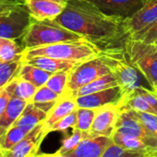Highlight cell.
Segmentation results:
<instances>
[{
	"label": "cell",
	"instance_id": "6da1fadb",
	"mask_svg": "<svg viewBox=\"0 0 157 157\" xmlns=\"http://www.w3.org/2000/svg\"><path fill=\"white\" fill-rule=\"evenodd\" d=\"M55 20L98 47L111 46L121 38H127L123 18L104 13L88 0H68Z\"/></svg>",
	"mask_w": 157,
	"mask_h": 157
},
{
	"label": "cell",
	"instance_id": "7a4b0ae2",
	"mask_svg": "<svg viewBox=\"0 0 157 157\" xmlns=\"http://www.w3.org/2000/svg\"><path fill=\"white\" fill-rule=\"evenodd\" d=\"M101 48L86 39L78 40L58 42L32 49H26L23 52L21 61L35 56H47L61 60L75 61L83 63L96 58L99 55Z\"/></svg>",
	"mask_w": 157,
	"mask_h": 157
},
{
	"label": "cell",
	"instance_id": "3957f363",
	"mask_svg": "<svg viewBox=\"0 0 157 157\" xmlns=\"http://www.w3.org/2000/svg\"><path fill=\"white\" fill-rule=\"evenodd\" d=\"M81 39L84 38L64 28L55 19L38 20L32 18L26 34L21 39V42L23 48L26 50Z\"/></svg>",
	"mask_w": 157,
	"mask_h": 157
},
{
	"label": "cell",
	"instance_id": "277c9868",
	"mask_svg": "<svg viewBox=\"0 0 157 157\" xmlns=\"http://www.w3.org/2000/svg\"><path fill=\"white\" fill-rule=\"evenodd\" d=\"M109 68L123 95L136 89L141 84V73L128 60L124 47H107L102 49L99 55Z\"/></svg>",
	"mask_w": 157,
	"mask_h": 157
},
{
	"label": "cell",
	"instance_id": "5b68a950",
	"mask_svg": "<svg viewBox=\"0 0 157 157\" xmlns=\"http://www.w3.org/2000/svg\"><path fill=\"white\" fill-rule=\"evenodd\" d=\"M123 47L130 63L155 90L157 87V44L127 37Z\"/></svg>",
	"mask_w": 157,
	"mask_h": 157
},
{
	"label": "cell",
	"instance_id": "8992f818",
	"mask_svg": "<svg viewBox=\"0 0 157 157\" xmlns=\"http://www.w3.org/2000/svg\"><path fill=\"white\" fill-rule=\"evenodd\" d=\"M31 21L24 3L0 4V38L21 40Z\"/></svg>",
	"mask_w": 157,
	"mask_h": 157
},
{
	"label": "cell",
	"instance_id": "52a82bcc",
	"mask_svg": "<svg viewBox=\"0 0 157 157\" xmlns=\"http://www.w3.org/2000/svg\"><path fill=\"white\" fill-rule=\"evenodd\" d=\"M109 73H110L109 68L99 56L85 61L69 73L68 82L63 95L71 96L83 86Z\"/></svg>",
	"mask_w": 157,
	"mask_h": 157
},
{
	"label": "cell",
	"instance_id": "ba28073f",
	"mask_svg": "<svg viewBox=\"0 0 157 157\" xmlns=\"http://www.w3.org/2000/svg\"><path fill=\"white\" fill-rule=\"evenodd\" d=\"M115 132L139 138L144 141L148 145L157 147V140L148 132L146 127L139 120L134 110L132 109L120 108Z\"/></svg>",
	"mask_w": 157,
	"mask_h": 157
},
{
	"label": "cell",
	"instance_id": "9c48e42d",
	"mask_svg": "<svg viewBox=\"0 0 157 157\" xmlns=\"http://www.w3.org/2000/svg\"><path fill=\"white\" fill-rule=\"evenodd\" d=\"M48 132L44 127V121L30 130L17 144L6 152L4 157H35L38 156L40 146Z\"/></svg>",
	"mask_w": 157,
	"mask_h": 157
},
{
	"label": "cell",
	"instance_id": "30bf717a",
	"mask_svg": "<svg viewBox=\"0 0 157 157\" xmlns=\"http://www.w3.org/2000/svg\"><path fill=\"white\" fill-rule=\"evenodd\" d=\"M119 113L120 107L117 104H107L96 109L95 119L88 134L111 137L116 130Z\"/></svg>",
	"mask_w": 157,
	"mask_h": 157
},
{
	"label": "cell",
	"instance_id": "8fae6325",
	"mask_svg": "<svg viewBox=\"0 0 157 157\" xmlns=\"http://www.w3.org/2000/svg\"><path fill=\"white\" fill-rule=\"evenodd\" d=\"M157 20V0H149L140 10L123 20V31L126 37L143 31Z\"/></svg>",
	"mask_w": 157,
	"mask_h": 157
},
{
	"label": "cell",
	"instance_id": "7c38bea8",
	"mask_svg": "<svg viewBox=\"0 0 157 157\" xmlns=\"http://www.w3.org/2000/svg\"><path fill=\"white\" fill-rule=\"evenodd\" d=\"M123 92L119 86L100 90L88 95L75 98L77 108L98 109L107 104H117L121 102Z\"/></svg>",
	"mask_w": 157,
	"mask_h": 157
},
{
	"label": "cell",
	"instance_id": "4fadbf2b",
	"mask_svg": "<svg viewBox=\"0 0 157 157\" xmlns=\"http://www.w3.org/2000/svg\"><path fill=\"white\" fill-rule=\"evenodd\" d=\"M104 13L123 19L140 10L149 0H88Z\"/></svg>",
	"mask_w": 157,
	"mask_h": 157
},
{
	"label": "cell",
	"instance_id": "5bb4252c",
	"mask_svg": "<svg viewBox=\"0 0 157 157\" xmlns=\"http://www.w3.org/2000/svg\"><path fill=\"white\" fill-rule=\"evenodd\" d=\"M68 0H25L24 4L34 19H55L66 7Z\"/></svg>",
	"mask_w": 157,
	"mask_h": 157
},
{
	"label": "cell",
	"instance_id": "9a60e30c",
	"mask_svg": "<svg viewBox=\"0 0 157 157\" xmlns=\"http://www.w3.org/2000/svg\"><path fill=\"white\" fill-rule=\"evenodd\" d=\"M111 141V137L91 136L87 133L78 146L64 157H102L104 151Z\"/></svg>",
	"mask_w": 157,
	"mask_h": 157
},
{
	"label": "cell",
	"instance_id": "2e32d148",
	"mask_svg": "<svg viewBox=\"0 0 157 157\" xmlns=\"http://www.w3.org/2000/svg\"><path fill=\"white\" fill-rule=\"evenodd\" d=\"M76 109L77 105L75 98L68 95H63L52 107V109L49 111L47 118L44 121V127L46 132H48V130L51 126H52L54 123H56L71 112L75 111Z\"/></svg>",
	"mask_w": 157,
	"mask_h": 157
},
{
	"label": "cell",
	"instance_id": "e0dca14e",
	"mask_svg": "<svg viewBox=\"0 0 157 157\" xmlns=\"http://www.w3.org/2000/svg\"><path fill=\"white\" fill-rule=\"evenodd\" d=\"M21 62L37 66L40 69L51 72L52 74L59 71L71 72L75 67H76L79 63H81L79 62L61 60V59H56L47 56H35L32 58L25 59Z\"/></svg>",
	"mask_w": 157,
	"mask_h": 157
},
{
	"label": "cell",
	"instance_id": "ac0fdd59",
	"mask_svg": "<svg viewBox=\"0 0 157 157\" xmlns=\"http://www.w3.org/2000/svg\"><path fill=\"white\" fill-rule=\"evenodd\" d=\"M29 102L16 96H12L4 113L0 118V138L19 118Z\"/></svg>",
	"mask_w": 157,
	"mask_h": 157
},
{
	"label": "cell",
	"instance_id": "d6986e66",
	"mask_svg": "<svg viewBox=\"0 0 157 157\" xmlns=\"http://www.w3.org/2000/svg\"><path fill=\"white\" fill-rule=\"evenodd\" d=\"M48 113L35 106L32 102H29L24 110L22 111L19 118L13 124L15 126H18L26 132H29L36 125L44 121L47 118Z\"/></svg>",
	"mask_w": 157,
	"mask_h": 157
},
{
	"label": "cell",
	"instance_id": "ffe728a7",
	"mask_svg": "<svg viewBox=\"0 0 157 157\" xmlns=\"http://www.w3.org/2000/svg\"><path fill=\"white\" fill-rule=\"evenodd\" d=\"M52 75V73L51 72L45 71L29 63L21 62V65L19 67L17 77L27 80L39 88L47 83L48 79Z\"/></svg>",
	"mask_w": 157,
	"mask_h": 157
},
{
	"label": "cell",
	"instance_id": "44dd1931",
	"mask_svg": "<svg viewBox=\"0 0 157 157\" xmlns=\"http://www.w3.org/2000/svg\"><path fill=\"white\" fill-rule=\"evenodd\" d=\"M116 86H118V83H117L115 77L112 75L111 73H109V74L104 75L93 80L92 82L83 86L82 87H80L79 89L75 91L71 96L74 98H77L80 96L88 95V94L95 93V92H98L100 90L110 88V87H113Z\"/></svg>",
	"mask_w": 157,
	"mask_h": 157
},
{
	"label": "cell",
	"instance_id": "7402d4cb",
	"mask_svg": "<svg viewBox=\"0 0 157 157\" xmlns=\"http://www.w3.org/2000/svg\"><path fill=\"white\" fill-rule=\"evenodd\" d=\"M120 108H128L140 112H146L157 115L155 109L150 106L147 100L142 96L136 89L133 91L124 94L121 102L119 103Z\"/></svg>",
	"mask_w": 157,
	"mask_h": 157
},
{
	"label": "cell",
	"instance_id": "603a6c76",
	"mask_svg": "<svg viewBox=\"0 0 157 157\" xmlns=\"http://www.w3.org/2000/svg\"><path fill=\"white\" fill-rule=\"evenodd\" d=\"M23 46L17 43L15 40L0 38V60L4 62H21Z\"/></svg>",
	"mask_w": 157,
	"mask_h": 157
},
{
	"label": "cell",
	"instance_id": "cb8c5ba5",
	"mask_svg": "<svg viewBox=\"0 0 157 157\" xmlns=\"http://www.w3.org/2000/svg\"><path fill=\"white\" fill-rule=\"evenodd\" d=\"M87 133L88 132H82V131L76 129V128H74L72 135H70V136L66 137L64 140H63L62 145L59 148V150H57L54 154H49L46 155L64 157L65 155L72 152L73 150H75L78 146L80 142L87 135Z\"/></svg>",
	"mask_w": 157,
	"mask_h": 157
},
{
	"label": "cell",
	"instance_id": "d4e9b609",
	"mask_svg": "<svg viewBox=\"0 0 157 157\" xmlns=\"http://www.w3.org/2000/svg\"><path fill=\"white\" fill-rule=\"evenodd\" d=\"M28 133L25 130L21 129L18 126L12 125L6 133L0 138V148L2 151V155L9 150H11L16 144L19 143V141Z\"/></svg>",
	"mask_w": 157,
	"mask_h": 157
},
{
	"label": "cell",
	"instance_id": "484cf974",
	"mask_svg": "<svg viewBox=\"0 0 157 157\" xmlns=\"http://www.w3.org/2000/svg\"><path fill=\"white\" fill-rule=\"evenodd\" d=\"M21 62H4L0 60V89L17 77Z\"/></svg>",
	"mask_w": 157,
	"mask_h": 157
},
{
	"label": "cell",
	"instance_id": "4316f807",
	"mask_svg": "<svg viewBox=\"0 0 157 157\" xmlns=\"http://www.w3.org/2000/svg\"><path fill=\"white\" fill-rule=\"evenodd\" d=\"M37 89L38 87L34 86L33 84H31L30 82L16 77V83H15L13 95L28 102H30Z\"/></svg>",
	"mask_w": 157,
	"mask_h": 157
},
{
	"label": "cell",
	"instance_id": "83f0119b",
	"mask_svg": "<svg viewBox=\"0 0 157 157\" xmlns=\"http://www.w3.org/2000/svg\"><path fill=\"white\" fill-rule=\"evenodd\" d=\"M69 73L67 71H59L56 73H53L50 78L48 79L47 83L45 84L49 88L59 94L60 96H63L65 92Z\"/></svg>",
	"mask_w": 157,
	"mask_h": 157
},
{
	"label": "cell",
	"instance_id": "f1b7e54d",
	"mask_svg": "<svg viewBox=\"0 0 157 157\" xmlns=\"http://www.w3.org/2000/svg\"><path fill=\"white\" fill-rule=\"evenodd\" d=\"M76 113H77V121L75 128L85 132H89L95 119L96 109L77 108Z\"/></svg>",
	"mask_w": 157,
	"mask_h": 157
},
{
	"label": "cell",
	"instance_id": "f546056e",
	"mask_svg": "<svg viewBox=\"0 0 157 157\" xmlns=\"http://www.w3.org/2000/svg\"><path fill=\"white\" fill-rule=\"evenodd\" d=\"M102 157H144V155L142 152L125 148L111 141L104 151Z\"/></svg>",
	"mask_w": 157,
	"mask_h": 157
},
{
	"label": "cell",
	"instance_id": "4dcf8cb0",
	"mask_svg": "<svg viewBox=\"0 0 157 157\" xmlns=\"http://www.w3.org/2000/svg\"><path fill=\"white\" fill-rule=\"evenodd\" d=\"M62 96H60L59 94H57L56 92L49 88L46 85H44L37 89L30 102L35 103V104L53 102V101H57Z\"/></svg>",
	"mask_w": 157,
	"mask_h": 157
},
{
	"label": "cell",
	"instance_id": "1f68e13d",
	"mask_svg": "<svg viewBox=\"0 0 157 157\" xmlns=\"http://www.w3.org/2000/svg\"><path fill=\"white\" fill-rule=\"evenodd\" d=\"M76 109L75 111L71 112L70 114H68L67 116H65L64 118H63L62 120H60L59 121H57L56 123H54L52 126H51L48 130V132L50 133L52 132H64L69 128L74 129L75 127L76 121H77Z\"/></svg>",
	"mask_w": 157,
	"mask_h": 157
},
{
	"label": "cell",
	"instance_id": "d6a6232c",
	"mask_svg": "<svg viewBox=\"0 0 157 157\" xmlns=\"http://www.w3.org/2000/svg\"><path fill=\"white\" fill-rule=\"evenodd\" d=\"M134 112L139 120L146 127L148 132L157 140V115L146 112H140L136 110H134Z\"/></svg>",
	"mask_w": 157,
	"mask_h": 157
},
{
	"label": "cell",
	"instance_id": "836d02e7",
	"mask_svg": "<svg viewBox=\"0 0 157 157\" xmlns=\"http://www.w3.org/2000/svg\"><path fill=\"white\" fill-rule=\"evenodd\" d=\"M128 38L133 40H140L147 43H155L157 40V20L146 29L140 32H136Z\"/></svg>",
	"mask_w": 157,
	"mask_h": 157
},
{
	"label": "cell",
	"instance_id": "e575fe53",
	"mask_svg": "<svg viewBox=\"0 0 157 157\" xmlns=\"http://www.w3.org/2000/svg\"><path fill=\"white\" fill-rule=\"evenodd\" d=\"M15 83H16V78L13 79L10 83H8L5 87L0 89V118L4 113L11 97L13 96Z\"/></svg>",
	"mask_w": 157,
	"mask_h": 157
},
{
	"label": "cell",
	"instance_id": "d590c367",
	"mask_svg": "<svg viewBox=\"0 0 157 157\" xmlns=\"http://www.w3.org/2000/svg\"><path fill=\"white\" fill-rule=\"evenodd\" d=\"M136 90L144 96V98L147 100V102L150 104V106L155 109L157 114V92L154 89H149L148 87L144 86H139Z\"/></svg>",
	"mask_w": 157,
	"mask_h": 157
},
{
	"label": "cell",
	"instance_id": "8d00e7d4",
	"mask_svg": "<svg viewBox=\"0 0 157 157\" xmlns=\"http://www.w3.org/2000/svg\"><path fill=\"white\" fill-rule=\"evenodd\" d=\"M2 3H24L22 0H0V4Z\"/></svg>",
	"mask_w": 157,
	"mask_h": 157
},
{
	"label": "cell",
	"instance_id": "74e56055",
	"mask_svg": "<svg viewBox=\"0 0 157 157\" xmlns=\"http://www.w3.org/2000/svg\"><path fill=\"white\" fill-rule=\"evenodd\" d=\"M0 157H3V155H2V151H1V148H0Z\"/></svg>",
	"mask_w": 157,
	"mask_h": 157
},
{
	"label": "cell",
	"instance_id": "f35d334b",
	"mask_svg": "<svg viewBox=\"0 0 157 157\" xmlns=\"http://www.w3.org/2000/svg\"><path fill=\"white\" fill-rule=\"evenodd\" d=\"M155 91H156V92H157V87H156V88H155Z\"/></svg>",
	"mask_w": 157,
	"mask_h": 157
},
{
	"label": "cell",
	"instance_id": "ab89813d",
	"mask_svg": "<svg viewBox=\"0 0 157 157\" xmlns=\"http://www.w3.org/2000/svg\"><path fill=\"white\" fill-rule=\"evenodd\" d=\"M155 44H157V40H156V41H155Z\"/></svg>",
	"mask_w": 157,
	"mask_h": 157
},
{
	"label": "cell",
	"instance_id": "60d3db41",
	"mask_svg": "<svg viewBox=\"0 0 157 157\" xmlns=\"http://www.w3.org/2000/svg\"><path fill=\"white\" fill-rule=\"evenodd\" d=\"M22 1H23V2H24V1H25V0H22Z\"/></svg>",
	"mask_w": 157,
	"mask_h": 157
},
{
	"label": "cell",
	"instance_id": "b9f144b4",
	"mask_svg": "<svg viewBox=\"0 0 157 157\" xmlns=\"http://www.w3.org/2000/svg\"><path fill=\"white\" fill-rule=\"evenodd\" d=\"M2 4H5V3H2Z\"/></svg>",
	"mask_w": 157,
	"mask_h": 157
}]
</instances>
